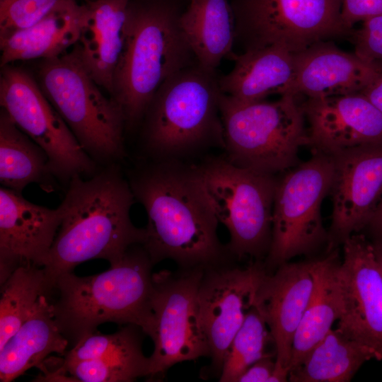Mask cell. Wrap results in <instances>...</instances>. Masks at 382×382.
I'll return each instance as SVG.
<instances>
[{
  "label": "cell",
  "mask_w": 382,
  "mask_h": 382,
  "mask_svg": "<svg viewBox=\"0 0 382 382\" xmlns=\"http://www.w3.org/2000/svg\"><path fill=\"white\" fill-rule=\"evenodd\" d=\"M128 182L147 214L142 245L153 265L170 259L180 269L205 270L229 262L197 165L154 160L132 170Z\"/></svg>",
  "instance_id": "1"
},
{
  "label": "cell",
  "mask_w": 382,
  "mask_h": 382,
  "mask_svg": "<svg viewBox=\"0 0 382 382\" xmlns=\"http://www.w3.org/2000/svg\"><path fill=\"white\" fill-rule=\"evenodd\" d=\"M135 198L116 163L88 180L75 175L59 205L62 222L43 266L54 282L79 264L104 259L117 265L128 249L145 240V228L130 219Z\"/></svg>",
  "instance_id": "2"
},
{
  "label": "cell",
  "mask_w": 382,
  "mask_h": 382,
  "mask_svg": "<svg viewBox=\"0 0 382 382\" xmlns=\"http://www.w3.org/2000/svg\"><path fill=\"white\" fill-rule=\"evenodd\" d=\"M153 263L141 244L130 247L115 265L100 274L79 277L73 272L55 281L57 299L52 317L74 345L105 323L132 324L148 335L153 319Z\"/></svg>",
  "instance_id": "3"
},
{
  "label": "cell",
  "mask_w": 382,
  "mask_h": 382,
  "mask_svg": "<svg viewBox=\"0 0 382 382\" xmlns=\"http://www.w3.org/2000/svg\"><path fill=\"white\" fill-rule=\"evenodd\" d=\"M171 4L153 2L129 7L124 49L110 97L120 106L126 127L144 116L157 91L171 76L197 62Z\"/></svg>",
  "instance_id": "4"
},
{
  "label": "cell",
  "mask_w": 382,
  "mask_h": 382,
  "mask_svg": "<svg viewBox=\"0 0 382 382\" xmlns=\"http://www.w3.org/2000/svg\"><path fill=\"white\" fill-rule=\"evenodd\" d=\"M222 91L215 70L195 62L158 88L144 116L143 142L154 160L178 159L224 147Z\"/></svg>",
  "instance_id": "5"
},
{
  "label": "cell",
  "mask_w": 382,
  "mask_h": 382,
  "mask_svg": "<svg viewBox=\"0 0 382 382\" xmlns=\"http://www.w3.org/2000/svg\"><path fill=\"white\" fill-rule=\"evenodd\" d=\"M291 95L272 102H241L222 93L220 113L226 158L245 168L275 175L298 165L308 145L302 105Z\"/></svg>",
  "instance_id": "6"
},
{
  "label": "cell",
  "mask_w": 382,
  "mask_h": 382,
  "mask_svg": "<svg viewBox=\"0 0 382 382\" xmlns=\"http://www.w3.org/2000/svg\"><path fill=\"white\" fill-rule=\"evenodd\" d=\"M37 81L82 148L97 163L108 166L124 157L126 124L122 110L111 97L102 93L71 51L42 59Z\"/></svg>",
  "instance_id": "7"
},
{
  "label": "cell",
  "mask_w": 382,
  "mask_h": 382,
  "mask_svg": "<svg viewBox=\"0 0 382 382\" xmlns=\"http://www.w3.org/2000/svg\"><path fill=\"white\" fill-rule=\"evenodd\" d=\"M219 221L228 229L226 245L233 257L260 261L272 238L275 175L238 166L226 157H211L197 165Z\"/></svg>",
  "instance_id": "8"
},
{
  "label": "cell",
  "mask_w": 382,
  "mask_h": 382,
  "mask_svg": "<svg viewBox=\"0 0 382 382\" xmlns=\"http://www.w3.org/2000/svg\"><path fill=\"white\" fill-rule=\"evenodd\" d=\"M333 171L331 156L313 152L309 160L277 180L272 238L264 264L267 272L293 257L309 255L328 242L321 205L330 192Z\"/></svg>",
  "instance_id": "9"
},
{
  "label": "cell",
  "mask_w": 382,
  "mask_h": 382,
  "mask_svg": "<svg viewBox=\"0 0 382 382\" xmlns=\"http://www.w3.org/2000/svg\"><path fill=\"white\" fill-rule=\"evenodd\" d=\"M1 67V107L46 152L54 178L68 185L75 175H94L96 161L82 148L37 81L21 68L9 64Z\"/></svg>",
  "instance_id": "10"
},
{
  "label": "cell",
  "mask_w": 382,
  "mask_h": 382,
  "mask_svg": "<svg viewBox=\"0 0 382 382\" xmlns=\"http://www.w3.org/2000/svg\"><path fill=\"white\" fill-rule=\"evenodd\" d=\"M204 272L193 268L153 273V319L147 335L154 348L149 357V376H161L178 363L210 357L197 301Z\"/></svg>",
  "instance_id": "11"
},
{
  "label": "cell",
  "mask_w": 382,
  "mask_h": 382,
  "mask_svg": "<svg viewBox=\"0 0 382 382\" xmlns=\"http://www.w3.org/2000/svg\"><path fill=\"white\" fill-rule=\"evenodd\" d=\"M342 0H236V37L245 50L279 45L292 52L348 31Z\"/></svg>",
  "instance_id": "12"
},
{
  "label": "cell",
  "mask_w": 382,
  "mask_h": 382,
  "mask_svg": "<svg viewBox=\"0 0 382 382\" xmlns=\"http://www.w3.org/2000/svg\"><path fill=\"white\" fill-rule=\"evenodd\" d=\"M264 268L260 261H256L246 267L227 262L204 270L197 301L210 349L209 370L215 376L219 377L230 345L252 306Z\"/></svg>",
  "instance_id": "13"
},
{
  "label": "cell",
  "mask_w": 382,
  "mask_h": 382,
  "mask_svg": "<svg viewBox=\"0 0 382 382\" xmlns=\"http://www.w3.org/2000/svg\"><path fill=\"white\" fill-rule=\"evenodd\" d=\"M316 265L317 260L287 262L274 272L264 268L259 278L252 306L263 316L274 345L270 382L289 381L293 339L313 291Z\"/></svg>",
  "instance_id": "14"
},
{
  "label": "cell",
  "mask_w": 382,
  "mask_h": 382,
  "mask_svg": "<svg viewBox=\"0 0 382 382\" xmlns=\"http://www.w3.org/2000/svg\"><path fill=\"white\" fill-rule=\"evenodd\" d=\"M331 156L332 212L328 252L367 226L382 196V143L351 148Z\"/></svg>",
  "instance_id": "15"
},
{
  "label": "cell",
  "mask_w": 382,
  "mask_h": 382,
  "mask_svg": "<svg viewBox=\"0 0 382 382\" xmlns=\"http://www.w3.org/2000/svg\"><path fill=\"white\" fill-rule=\"evenodd\" d=\"M343 245L339 267L344 309L337 329L382 360V271L373 242L359 233Z\"/></svg>",
  "instance_id": "16"
},
{
  "label": "cell",
  "mask_w": 382,
  "mask_h": 382,
  "mask_svg": "<svg viewBox=\"0 0 382 382\" xmlns=\"http://www.w3.org/2000/svg\"><path fill=\"white\" fill-rule=\"evenodd\" d=\"M60 207L33 204L21 192L0 188V282L19 266L43 267L62 222Z\"/></svg>",
  "instance_id": "17"
},
{
  "label": "cell",
  "mask_w": 382,
  "mask_h": 382,
  "mask_svg": "<svg viewBox=\"0 0 382 382\" xmlns=\"http://www.w3.org/2000/svg\"><path fill=\"white\" fill-rule=\"evenodd\" d=\"M302 107L313 152L332 156L382 143V112L361 93L308 98Z\"/></svg>",
  "instance_id": "18"
},
{
  "label": "cell",
  "mask_w": 382,
  "mask_h": 382,
  "mask_svg": "<svg viewBox=\"0 0 382 382\" xmlns=\"http://www.w3.org/2000/svg\"><path fill=\"white\" fill-rule=\"evenodd\" d=\"M296 71L291 95L308 98L360 93L382 67L330 42H318L295 52Z\"/></svg>",
  "instance_id": "19"
},
{
  "label": "cell",
  "mask_w": 382,
  "mask_h": 382,
  "mask_svg": "<svg viewBox=\"0 0 382 382\" xmlns=\"http://www.w3.org/2000/svg\"><path fill=\"white\" fill-rule=\"evenodd\" d=\"M131 0H92L71 52L96 83L111 96L127 35Z\"/></svg>",
  "instance_id": "20"
},
{
  "label": "cell",
  "mask_w": 382,
  "mask_h": 382,
  "mask_svg": "<svg viewBox=\"0 0 382 382\" xmlns=\"http://www.w3.org/2000/svg\"><path fill=\"white\" fill-rule=\"evenodd\" d=\"M231 59L233 69L219 78L225 95L241 102L262 100L273 94L291 95L295 55L286 47L272 45L248 49Z\"/></svg>",
  "instance_id": "21"
},
{
  "label": "cell",
  "mask_w": 382,
  "mask_h": 382,
  "mask_svg": "<svg viewBox=\"0 0 382 382\" xmlns=\"http://www.w3.org/2000/svg\"><path fill=\"white\" fill-rule=\"evenodd\" d=\"M86 6L66 2L37 23L0 37L1 66L16 61L47 59L67 52L77 42Z\"/></svg>",
  "instance_id": "22"
},
{
  "label": "cell",
  "mask_w": 382,
  "mask_h": 382,
  "mask_svg": "<svg viewBox=\"0 0 382 382\" xmlns=\"http://www.w3.org/2000/svg\"><path fill=\"white\" fill-rule=\"evenodd\" d=\"M328 253L325 257L317 259L313 291L293 339L289 372L301 364L343 313L341 262L336 248Z\"/></svg>",
  "instance_id": "23"
},
{
  "label": "cell",
  "mask_w": 382,
  "mask_h": 382,
  "mask_svg": "<svg viewBox=\"0 0 382 382\" xmlns=\"http://www.w3.org/2000/svg\"><path fill=\"white\" fill-rule=\"evenodd\" d=\"M48 297H40L28 319L0 348L1 382H10L29 369L40 367L51 353L64 354L69 341L52 317Z\"/></svg>",
  "instance_id": "24"
},
{
  "label": "cell",
  "mask_w": 382,
  "mask_h": 382,
  "mask_svg": "<svg viewBox=\"0 0 382 382\" xmlns=\"http://www.w3.org/2000/svg\"><path fill=\"white\" fill-rule=\"evenodd\" d=\"M180 24L197 63L204 68L215 70L224 57L233 56L236 23L228 0H190L180 13Z\"/></svg>",
  "instance_id": "25"
},
{
  "label": "cell",
  "mask_w": 382,
  "mask_h": 382,
  "mask_svg": "<svg viewBox=\"0 0 382 382\" xmlns=\"http://www.w3.org/2000/svg\"><path fill=\"white\" fill-rule=\"evenodd\" d=\"M46 152L23 132L1 108L0 112V182L21 192L30 183L47 192L53 190Z\"/></svg>",
  "instance_id": "26"
},
{
  "label": "cell",
  "mask_w": 382,
  "mask_h": 382,
  "mask_svg": "<svg viewBox=\"0 0 382 382\" xmlns=\"http://www.w3.org/2000/svg\"><path fill=\"white\" fill-rule=\"evenodd\" d=\"M375 352L339 329H331L291 371V382H349Z\"/></svg>",
  "instance_id": "27"
},
{
  "label": "cell",
  "mask_w": 382,
  "mask_h": 382,
  "mask_svg": "<svg viewBox=\"0 0 382 382\" xmlns=\"http://www.w3.org/2000/svg\"><path fill=\"white\" fill-rule=\"evenodd\" d=\"M54 282L43 267H18L1 284L0 348L18 330L34 310L41 296H50Z\"/></svg>",
  "instance_id": "28"
},
{
  "label": "cell",
  "mask_w": 382,
  "mask_h": 382,
  "mask_svg": "<svg viewBox=\"0 0 382 382\" xmlns=\"http://www.w3.org/2000/svg\"><path fill=\"white\" fill-rule=\"evenodd\" d=\"M149 357L144 356L141 347L100 358L59 364L54 371L45 374L41 381L129 382L149 376Z\"/></svg>",
  "instance_id": "29"
},
{
  "label": "cell",
  "mask_w": 382,
  "mask_h": 382,
  "mask_svg": "<svg viewBox=\"0 0 382 382\" xmlns=\"http://www.w3.org/2000/svg\"><path fill=\"white\" fill-rule=\"evenodd\" d=\"M272 336L260 311L251 306L235 335L226 354L220 382H237L255 362L269 354L266 347Z\"/></svg>",
  "instance_id": "30"
},
{
  "label": "cell",
  "mask_w": 382,
  "mask_h": 382,
  "mask_svg": "<svg viewBox=\"0 0 382 382\" xmlns=\"http://www.w3.org/2000/svg\"><path fill=\"white\" fill-rule=\"evenodd\" d=\"M141 334H144L141 328L132 324L127 325L112 334L93 332L77 342L66 354L64 359L59 360L62 364H69L141 347Z\"/></svg>",
  "instance_id": "31"
},
{
  "label": "cell",
  "mask_w": 382,
  "mask_h": 382,
  "mask_svg": "<svg viewBox=\"0 0 382 382\" xmlns=\"http://www.w3.org/2000/svg\"><path fill=\"white\" fill-rule=\"evenodd\" d=\"M71 1L74 0H0V37L33 25Z\"/></svg>",
  "instance_id": "32"
},
{
  "label": "cell",
  "mask_w": 382,
  "mask_h": 382,
  "mask_svg": "<svg viewBox=\"0 0 382 382\" xmlns=\"http://www.w3.org/2000/svg\"><path fill=\"white\" fill-rule=\"evenodd\" d=\"M354 53L382 67V16L371 18L354 35Z\"/></svg>",
  "instance_id": "33"
},
{
  "label": "cell",
  "mask_w": 382,
  "mask_h": 382,
  "mask_svg": "<svg viewBox=\"0 0 382 382\" xmlns=\"http://www.w3.org/2000/svg\"><path fill=\"white\" fill-rule=\"evenodd\" d=\"M382 16V0H342L341 18L349 30L354 24Z\"/></svg>",
  "instance_id": "34"
},
{
  "label": "cell",
  "mask_w": 382,
  "mask_h": 382,
  "mask_svg": "<svg viewBox=\"0 0 382 382\" xmlns=\"http://www.w3.org/2000/svg\"><path fill=\"white\" fill-rule=\"evenodd\" d=\"M275 368L271 354H267L252 364L237 382H268Z\"/></svg>",
  "instance_id": "35"
},
{
  "label": "cell",
  "mask_w": 382,
  "mask_h": 382,
  "mask_svg": "<svg viewBox=\"0 0 382 382\" xmlns=\"http://www.w3.org/2000/svg\"><path fill=\"white\" fill-rule=\"evenodd\" d=\"M360 93L382 112V73Z\"/></svg>",
  "instance_id": "36"
},
{
  "label": "cell",
  "mask_w": 382,
  "mask_h": 382,
  "mask_svg": "<svg viewBox=\"0 0 382 382\" xmlns=\"http://www.w3.org/2000/svg\"><path fill=\"white\" fill-rule=\"evenodd\" d=\"M367 226L369 228L374 237H382V196Z\"/></svg>",
  "instance_id": "37"
},
{
  "label": "cell",
  "mask_w": 382,
  "mask_h": 382,
  "mask_svg": "<svg viewBox=\"0 0 382 382\" xmlns=\"http://www.w3.org/2000/svg\"><path fill=\"white\" fill-rule=\"evenodd\" d=\"M375 253L382 271V237H374L372 241Z\"/></svg>",
  "instance_id": "38"
}]
</instances>
